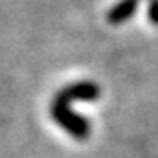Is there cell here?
I'll return each instance as SVG.
<instances>
[{
    "instance_id": "3957f363",
    "label": "cell",
    "mask_w": 158,
    "mask_h": 158,
    "mask_svg": "<svg viewBox=\"0 0 158 158\" xmlns=\"http://www.w3.org/2000/svg\"><path fill=\"white\" fill-rule=\"evenodd\" d=\"M147 19L151 24L158 26V0H151L147 6Z\"/></svg>"
},
{
    "instance_id": "6da1fadb",
    "label": "cell",
    "mask_w": 158,
    "mask_h": 158,
    "mask_svg": "<svg viewBox=\"0 0 158 158\" xmlns=\"http://www.w3.org/2000/svg\"><path fill=\"white\" fill-rule=\"evenodd\" d=\"M99 96H101V90L92 81L70 83L55 94L52 107H50L52 119L61 129H64L72 138L86 140L90 136V123L83 116H79L77 112H74L70 109V103L72 101H96Z\"/></svg>"
},
{
    "instance_id": "7a4b0ae2",
    "label": "cell",
    "mask_w": 158,
    "mask_h": 158,
    "mask_svg": "<svg viewBox=\"0 0 158 158\" xmlns=\"http://www.w3.org/2000/svg\"><path fill=\"white\" fill-rule=\"evenodd\" d=\"M138 4H140V0H119L107 13V20L110 24H123V22L131 20L136 13Z\"/></svg>"
}]
</instances>
